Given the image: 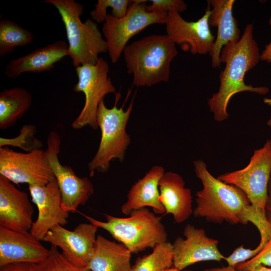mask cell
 I'll use <instances>...</instances> for the list:
<instances>
[{
  "label": "cell",
  "instance_id": "cell-14",
  "mask_svg": "<svg viewBox=\"0 0 271 271\" xmlns=\"http://www.w3.org/2000/svg\"><path fill=\"white\" fill-rule=\"evenodd\" d=\"M32 201L38 209V216L30 232L43 241L46 234L57 225L68 223L69 213L62 206L61 195L56 179L42 185H29Z\"/></svg>",
  "mask_w": 271,
  "mask_h": 271
},
{
  "label": "cell",
  "instance_id": "cell-39",
  "mask_svg": "<svg viewBox=\"0 0 271 271\" xmlns=\"http://www.w3.org/2000/svg\"><path fill=\"white\" fill-rule=\"evenodd\" d=\"M268 188H271V175H270V180L269 182Z\"/></svg>",
  "mask_w": 271,
  "mask_h": 271
},
{
  "label": "cell",
  "instance_id": "cell-37",
  "mask_svg": "<svg viewBox=\"0 0 271 271\" xmlns=\"http://www.w3.org/2000/svg\"><path fill=\"white\" fill-rule=\"evenodd\" d=\"M165 271H191L190 270H179L176 268L174 267V266L165 270Z\"/></svg>",
  "mask_w": 271,
  "mask_h": 271
},
{
  "label": "cell",
  "instance_id": "cell-8",
  "mask_svg": "<svg viewBox=\"0 0 271 271\" xmlns=\"http://www.w3.org/2000/svg\"><path fill=\"white\" fill-rule=\"evenodd\" d=\"M78 82L73 87L76 92H83L85 103L80 113L71 124L75 129L89 126L96 129L97 112L104 96L116 93V89L108 77L109 64L102 57L95 64H85L75 68Z\"/></svg>",
  "mask_w": 271,
  "mask_h": 271
},
{
  "label": "cell",
  "instance_id": "cell-22",
  "mask_svg": "<svg viewBox=\"0 0 271 271\" xmlns=\"http://www.w3.org/2000/svg\"><path fill=\"white\" fill-rule=\"evenodd\" d=\"M131 254L122 243L98 235L87 268L91 271H130Z\"/></svg>",
  "mask_w": 271,
  "mask_h": 271
},
{
  "label": "cell",
  "instance_id": "cell-27",
  "mask_svg": "<svg viewBox=\"0 0 271 271\" xmlns=\"http://www.w3.org/2000/svg\"><path fill=\"white\" fill-rule=\"evenodd\" d=\"M31 271H91L87 267H80L70 262L58 248L51 245L47 257L39 263H32Z\"/></svg>",
  "mask_w": 271,
  "mask_h": 271
},
{
  "label": "cell",
  "instance_id": "cell-35",
  "mask_svg": "<svg viewBox=\"0 0 271 271\" xmlns=\"http://www.w3.org/2000/svg\"><path fill=\"white\" fill-rule=\"evenodd\" d=\"M250 271H271V268L262 264H259Z\"/></svg>",
  "mask_w": 271,
  "mask_h": 271
},
{
  "label": "cell",
  "instance_id": "cell-13",
  "mask_svg": "<svg viewBox=\"0 0 271 271\" xmlns=\"http://www.w3.org/2000/svg\"><path fill=\"white\" fill-rule=\"evenodd\" d=\"M210 14L209 5L204 15L195 22L185 20L178 12H169L165 24L167 35L175 44L187 45L193 55L210 54L215 40L208 22Z\"/></svg>",
  "mask_w": 271,
  "mask_h": 271
},
{
  "label": "cell",
  "instance_id": "cell-25",
  "mask_svg": "<svg viewBox=\"0 0 271 271\" xmlns=\"http://www.w3.org/2000/svg\"><path fill=\"white\" fill-rule=\"evenodd\" d=\"M34 35L16 22L8 20L0 21V56L13 52L17 47L27 46L32 42Z\"/></svg>",
  "mask_w": 271,
  "mask_h": 271
},
{
  "label": "cell",
  "instance_id": "cell-9",
  "mask_svg": "<svg viewBox=\"0 0 271 271\" xmlns=\"http://www.w3.org/2000/svg\"><path fill=\"white\" fill-rule=\"evenodd\" d=\"M270 175L271 139H268L262 147L254 151L245 167L222 174L217 178L241 189L253 207L266 214Z\"/></svg>",
  "mask_w": 271,
  "mask_h": 271
},
{
  "label": "cell",
  "instance_id": "cell-18",
  "mask_svg": "<svg viewBox=\"0 0 271 271\" xmlns=\"http://www.w3.org/2000/svg\"><path fill=\"white\" fill-rule=\"evenodd\" d=\"M234 0H209L211 8L209 18L210 26L217 27V35L210 53L213 68L220 66V56L223 47L231 42H238L241 38L236 19L233 15Z\"/></svg>",
  "mask_w": 271,
  "mask_h": 271
},
{
  "label": "cell",
  "instance_id": "cell-26",
  "mask_svg": "<svg viewBox=\"0 0 271 271\" xmlns=\"http://www.w3.org/2000/svg\"><path fill=\"white\" fill-rule=\"evenodd\" d=\"M36 127L32 124L23 125L20 134L15 138L8 139L0 138V148L12 146L19 148L25 151L30 152L42 149L43 143L36 137Z\"/></svg>",
  "mask_w": 271,
  "mask_h": 271
},
{
  "label": "cell",
  "instance_id": "cell-11",
  "mask_svg": "<svg viewBox=\"0 0 271 271\" xmlns=\"http://www.w3.org/2000/svg\"><path fill=\"white\" fill-rule=\"evenodd\" d=\"M0 175L14 184L42 186L55 179L42 149L26 153L0 148Z\"/></svg>",
  "mask_w": 271,
  "mask_h": 271
},
{
  "label": "cell",
  "instance_id": "cell-38",
  "mask_svg": "<svg viewBox=\"0 0 271 271\" xmlns=\"http://www.w3.org/2000/svg\"><path fill=\"white\" fill-rule=\"evenodd\" d=\"M267 124L268 126H269L270 127H271V116L270 117V118L268 119V120H267Z\"/></svg>",
  "mask_w": 271,
  "mask_h": 271
},
{
  "label": "cell",
  "instance_id": "cell-5",
  "mask_svg": "<svg viewBox=\"0 0 271 271\" xmlns=\"http://www.w3.org/2000/svg\"><path fill=\"white\" fill-rule=\"evenodd\" d=\"M54 6L65 26L68 42V56L76 68L95 64L98 55L107 52V46L97 23L90 19L82 22L80 17L84 7L74 0H45Z\"/></svg>",
  "mask_w": 271,
  "mask_h": 271
},
{
  "label": "cell",
  "instance_id": "cell-1",
  "mask_svg": "<svg viewBox=\"0 0 271 271\" xmlns=\"http://www.w3.org/2000/svg\"><path fill=\"white\" fill-rule=\"evenodd\" d=\"M194 167L203 186L196 194L197 205L193 213L195 217L217 223L245 225L251 222L259 233L270 230L267 214L253 207L241 189L215 178L202 160L194 161Z\"/></svg>",
  "mask_w": 271,
  "mask_h": 271
},
{
  "label": "cell",
  "instance_id": "cell-6",
  "mask_svg": "<svg viewBox=\"0 0 271 271\" xmlns=\"http://www.w3.org/2000/svg\"><path fill=\"white\" fill-rule=\"evenodd\" d=\"M120 93H115V102L111 108L105 106L103 99L98 105L97 121L101 130V140L98 150L88 163L89 175L92 177L95 172L106 173L110 162L115 159L122 162L125 151L130 144V138L125 128L133 108V99L127 109L124 105L117 108Z\"/></svg>",
  "mask_w": 271,
  "mask_h": 271
},
{
  "label": "cell",
  "instance_id": "cell-16",
  "mask_svg": "<svg viewBox=\"0 0 271 271\" xmlns=\"http://www.w3.org/2000/svg\"><path fill=\"white\" fill-rule=\"evenodd\" d=\"M33 213L28 194L0 175V226L16 231H30Z\"/></svg>",
  "mask_w": 271,
  "mask_h": 271
},
{
  "label": "cell",
  "instance_id": "cell-31",
  "mask_svg": "<svg viewBox=\"0 0 271 271\" xmlns=\"http://www.w3.org/2000/svg\"><path fill=\"white\" fill-rule=\"evenodd\" d=\"M32 263L18 262L1 266L0 271H31Z\"/></svg>",
  "mask_w": 271,
  "mask_h": 271
},
{
  "label": "cell",
  "instance_id": "cell-2",
  "mask_svg": "<svg viewBox=\"0 0 271 271\" xmlns=\"http://www.w3.org/2000/svg\"><path fill=\"white\" fill-rule=\"evenodd\" d=\"M260 55L253 36L252 24L245 27L238 42L229 43L223 47L220 61L225 64V67L220 73L219 87L208 100L210 111L216 121L221 122L228 118V104L235 94L250 92L264 95L268 92L266 87H254L244 82L245 74L257 64Z\"/></svg>",
  "mask_w": 271,
  "mask_h": 271
},
{
  "label": "cell",
  "instance_id": "cell-32",
  "mask_svg": "<svg viewBox=\"0 0 271 271\" xmlns=\"http://www.w3.org/2000/svg\"><path fill=\"white\" fill-rule=\"evenodd\" d=\"M268 23L271 27V18L269 19ZM260 60L267 63H271V40L270 42L265 46L264 49L260 55Z\"/></svg>",
  "mask_w": 271,
  "mask_h": 271
},
{
  "label": "cell",
  "instance_id": "cell-29",
  "mask_svg": "<svg viewBox=\"0 0 271 271\" xmlns=\"http://www.w3.org/2000/svg\"><path fill=\"white\" fill-rule=\"evenodd\" d=\"M266 213L271 226V213L267 212ZM259 264L271 266V236L266 244L256 256L245 262L239 263L236 268L240 271H250Z\"/></svg>",
  "mask_w": 271,
  "mask_h": 271
},
{
  "label": "cell",
  "instance_id": "cell-36",
  "mask_svg": "<svg viewBox=\"0 0 271 271\" xmlns=\"http://www.w3.org/2000/svg\"><path fill=\"white\" fill-rule=\"evenodd\" d=\"M263 102L267 105L271 107V97L264 98L263 99Z\"/></svg>",
  "mask_w": 271,
  "mask_h": 271
},
{
  "label": "cell",
  "instance_id": "cell-12",
  "mask_svg": "<svg viewBox=\"0 0 271 271\" xmlns=\"http://www.w3.org/2000/svg\"><path fill=\"white\" fill-rule=\"evenodd\" d=\"M98 228L90 222L80 223L73 230L57 225L48 231L43 241L60 248L72 264L87 267L93 255Z\"/></svg>",
  "mask_w": 271,
  "mask_h": 271
},
{
  "label": "cell",
  "instance_id": "cell-7",
  "mask_svg": "<svg viewBox=\"0 0 271 271\" xmlns=\"http://www.w3.org/2000/svg\"><path fill=\"white\" fill-rule=\"evenodd\" d=\"M145 0H133L122 18L107 14L101 33L107 46L110 60L116 63L127 43L133 36L153 24H165L167 13L147 11Z\"/></svg>",
  "mask_w": 271,
  "mask_h": 271
},
{
  "label": "cell",
  "instance_id": "cell-28",
  "mask_svg": "<svg viewBox=\"0 0 271 271\" xmlns=\"http://www.w3.org/2000/svg\"><path fill=\"white\" fill-rule=\"evenodd\" d=\"M131 3L132 1L129 0H98L90 15L96 23H104L107 16L106 9L109 7L112 9V16L122 18L126 15Z\"/></svg>",
  "mask_w": 271,
  "mask_h": 271
},
{
  "label": "cell",
  "instance_id": "cell-24",
  "mask_svg": "<svg viewBox=\"0 0 271 271\" xmlns=\"http://www.w3.org/2000/svg\"><path fill=\"white\" fill-rule=\"evenodd\" d=\"M173 264V244L167 241L156 245L151 253L138 257L130 271H165Z\"/></svg>",
  "mask_w": 271,
  "mask_h": 271
},
{
  "label": "cell",
  "instance_id": "cell-33",
  "mask_svg": "<svg viewBox=\"0 0 271 271\" xmlns=\"http://www.w3.org/2000/svg\"><path fill=\"white\" fill-rule=\"evenodd\" d=\"M203 271H240L236 269V267L227 266L222 267H215L208 268L203 270Z\"/></svg>",
  "mask_w": 271,
  "mask_h": 271
},
{
  "label": "cell",
  "instance_id": "cell-15",
  "mask_svg": "<svg viewBox=\"0 0 271 271\" xmlns=\"http://www.w3.org/2000/svg\"><path fill=\"white\" fill-rule=\"evenodd\" d=\"M183 234L185 238L178 236L173 243V266L178 270L199 262L225 259L218 249V240L208 237L203 229L188 224Z\"/></svg>",
  "mask_w": 271,
  "mask_h": 271
},
{
  "label": "cell",
  "instance_id": "cell-23",
  "mask_svg": "<svg viewBox=\"0 0 271 271\" xmlns=\"http://www.w3.org/2000/svg\"><path fill=\"white\" fill-rule=\"evenodd\" d=\"M32 96L22 87L5 88L0 92V128L11 127L31 107Z\"/></svg>",
  "mask_w": 271,
  "mask_h": 271
},
{
  "label": "cell",
  "instance_id": "cell-10",
  "mask_svg": "<svg viewBox=\"0 0 271 271\" xmlns=\"http://www.w3.org/2000/svg\"><path fill=\"white\" fill-rule=\"evenodd\" d=\"M45 151L47 160L58 183L61 195L62 206L68 212H75L79 206L85 205L93 194V185L87 177L77 176L70 166L62 165L59 160L61 139L55 131L47 138Z\"/></svg>",
  "mask_w": 271,
  "mask_h": 271
},
{
  "label": "cell",
  "instance_id": "cell-21",
  "mask_svg": "<svg viewBox=\"0 0 271 271\" xmlns=\"http://www.w3.org/2000/svg\"><path fill=\"white\" fill-rule=\"evenodd\" d=\"M160 200L166 214L173 215L177 223L187 220L193 213L191 190L178 174L165 173L159 182Z\"/></svg>",
  "mask_w": 271,
  "mask_h": 271
},
{
  "label": "cell",
  "instance_id": "cell-19",
  "mask_svg": "<svg viewBox=\"0 0 271 271\" xmlns=\"http://www.w3.org/2000/svg\"><path fill=\"white\" fill-rule=\"evenodd\" d=\"M67 56L68 44L65 41L59 40L11 60L6 67L5 74L10 78L16 79L24 72L49 71Z\"/></svg>",
  "mask_w": 271,
  "mask_h": 271
},
{
  "label": "cell",
  "instance_id": "cell-4",
  "mask_svg": "<svg viewBox=\"0 0 271 271\" xmlns=\"http://www.w3.org/2000/svg\"><path fill=\"white\" fill-rule=\"evenodd\" d=\"M82 215L90 223L107 231L132 253L153 248L157 244L168 241V234L161 221L162 217L147 207L132 211L127 217L105 214V221Z\"/></svg>",
  "mask_w": 271,
  "mask_h": 271
},
{
  "label": "cell",
  "instance_id": "cell-3",
  "mask_svg": "<svg viewBox=\"0 0 271 271\" xmlns=\"http://www.w3.org/2000/svg\"><path fill=\"white\" fill-rule=\"evenodd\" d=\"M122 53L133 85L151 87L168 81L170 64L178 51L167 34H154L127 45Z\"/></svg>",
  "mask_w": 271,
  "mask_h": 271
},
{
  "label": "cell",
  "instance_id": "cell-17",
  "mask_svg": "<svg viewBox=\"0 0 271 271\" xmlns=\"http://www.w3.org/2000/svg\"><path fill=\"white\" fill-rule=\"evenodd\" d=\"M30 231L20 232L0 226V266L18 262L39 263L48 256L46 248Z\"/></svg>",
  "mask_w": 271,
  "mask_h": 271
},
{
  "label": "cell",
  "instance_id": "cell-34",
  "mask_svg": "<svg viewBox=\"0 0 271 271\" xmlns=\"http://www.w3.org/2000/svg\"><path fill=\"white\" fill-rule=\"evenodd\" d=\"M266 212L271 213V188L268 189V199L266 206Z\"/></svg>",
  "mask_w": 271,
  "mask_h": 271
},
{
  "label": "cell",
  "instance_id": "cell-20",
  "mask_svg": "<svg viewBox=\"0 0 271 271\" xmlns=\"http://www.w3.org/2000/svg\"><path fill=\"white\" fill-rule=\"evenodd\" d=\"M164 169L155 166L145 176L139 179L130 188L127 200L121 207V211L128 216L132 211L149 207L156 214L165 213V209L160 200L159 182L164 174Z\"/></svg>",
  "mask_w": 271,
  "mask_h": 271
},
{
  "label": "cell",
  "instance_id": "cell-30",
  "mask_svg": "<svg viewBox=\"0 0 271 271\" xmlns=\"http://www.w3.org/2000/svg\"><path fill=\"white\" fill-rule=\"evenodd\" d=\"M151 4L146 6L147 11L152 12H183L187 8V4L182 0H152Z\"/></svg>",
  "mask_w": 271,
  "mask_h": 271
}]
</instances>
